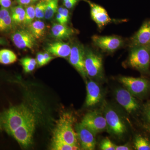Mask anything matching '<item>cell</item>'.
Instances as JSON below:
<instances>
[{
    "instance_id": "cell-14",
    "label": "cell",
    "mask_w": 150,
    "mask_h": 150,
    "mask_svg": "<svg viewBox=\"0 0 150 150\" xmlns=\"http://www.w3.org/2000/svg\"><path fill=\"white\" fill-rule=\"evenodd\" d=\"M150 46V19L145 21L139 29L130 39V48Z\"/></svg>"
},
{
    "instance_id": "cell-26",
    "label": "cell",
    "mask_w": 150,
    "mask_h": 150,
    "mask_svg": "<svg viewBox=\"0 0 150 150\" xmlns=\"http://www.w3.org/2000/svg\"><path fill=\"white\" fill-rule=\"evenodd\" d=\"M47 0H40L35 6V17L42 19L45 17Z\"/></svg>"
},
{
    "instance_id": "cell-35",
    "label": "cell",
    "mask_w": 150,
    "mask_h": 150,
    "mask_svg": "<svg viewBox=\"0 0 150 150\" xmlns=\"http://www.w3.org/2000/svg\"><path fill=\"white\" fill-rule=\"evenodd\" d=\"M43 54L44 58H45V60H46L47 64L49 63L50 61H51L52 59H54V57L51 56V54L48 53L47 51H46V52H45V53H43Z\"/></svg>"
},
{
    "instance_id": "cell-9",
    "label": "cell",
    "mask_w": 150,
    "mask_h": 150,
    "mask_svg": "<svg viewBox=\"0 0 150 150\" xmlns=\"http://www.w3.org/2000/svg\"><path fill=\"white\" fill-rule=\"evenodd\" d=\"M104 117L107 123V129L110 133L119 137L126 133V125L120 115L114 109L110 108L106 109Z\"/></svg>"
},
{
    "instance_id": "cell-18",
    "label": "cell",
    "mask_w": 150,
    "mask_h": 150,
    "mask_svg": "<svg viewBox=\"0 0 150 150\" xmlns=\"http://www.w3.org/2000/svg\"><path fill=\"white\" fill-rule=\"evenodd\" d=\"M51 32L54 38L62 40L70 38L75 33V30L67 25L55 23L51 28Z\"/></svg>"
},
{
    "instance_id": "cell-25",
    "label": "cell",
    "mask_w": 150,
    "mask_h": 150,
    "mask_svg": "<svg viewBox=\"0 0 150 150\" xmlns=\"http://www.w3.org/2000/svg\"><path fill=\"white\" fill-rule=\"evenodd\" d=\"M35 6L34 5H30L27 6L25 9V17L23 23L25 25H28L33 22L35 17Z\"/></svg>"
},
{
    "instance_id": "cell-4",
    "label": "cell",
    "mask_w": 150,
    "mask_h": 150,
    "mask_svg": "<svg viewBox=\"0 0 150 150\" xmlns=\"http://www.w3.org/2000/svg\"><path fill=\"white\" fill-rule=\"evenodd\" d=\"M85 68L87 75L91 78H99L102 76V57L100 54L89 48H85Z\"/></svg>"
},
{
    "instance_id": "cell-28",
    "label": "cell",
    "mask_w": 150,
    "mask_h": 150,
    "mask_svg": "<svg viewBox=\"0 0 150 150\" xmlns=\"http://www.w3.org/2000/svg\"><path fill=\"white\" fill-rule=\"evenodd\" d=\"M115 147L116 145L108 138L103 140L100 145V149L103 150H115Z\"/></svg>"
},
{
    "instance_id": "cell-39",
    "label": "cell",
    "mask_w": 150,
    "mask_h": 150,
    "mask_svg": "<svg viewBox=\"0 0 150 150\" xmlns=\"http://www.w3.org/2000/svg\"><path fill=\"white\" fill-rule=\"evenodd\" d=\"M6 40L0 37V45H6Z\"/></svg>"
},
{
    "instance_id": "cell-12",
    "label": "cell",
    "mask_w": 150,
    "mask_h": 150,
    "mask_svg": "<svg viewBox=\"0 0 150 150\" xmlns=\"http://www.w3.org/2000/svg\"><path fill=\"white\" fill-rule=\"evenodd\" d=\"M11 38L14 45L19 49H32L36 44L35 38L27 30H16L11 35Z\"/></svg>"
},
{
    "instance_id": "cell-22",
    "label": "cell",
    "mask_w": 150,
    "mask_h": 150,
    "mask_svg": "<svg viewBox=\"0 0 150 150\" xmlns=\"http://www.w3.org/2000/svg\"><path fill=\"white\" fill-rule=\"evenodd\" d=\"M59 0H47L45 18L50 19L58 11Z\"/></svg>"
},
{
    "instance_id": "cell-36",
    "label": "cell",
    "mask_w": 150,
    "mask_h": 150,
    "mask_svg": "<svg viewBox=\"0 0 150 150\" xmlns=\"http://www.w3.org/2000/svg\"><path fill=\"white\" fill-rule=\"evenodd\" d=\"M17 2L21 6H27L33 2L32 0H16Z\"/></svg>"
},
{
    "instance_id": "cell-1",
    "label": "cell",
    "mask_w": 150,
    "mask_h": 150,
    "mask_svg": "<svg viewBox=\"0 0 150 150\" xmlns=\"http://www.w3.org/2000/svg\"><path fill=\"white\" fill-rule=\"evenodd\" d=\"M2 113L1 131L12 136L14 131L34 115L23 105L13 106Z\"/></svg>"
},
{
    "instance_id": "cell-40",
    "label": "cell",
    "mask_w": 150,
    "mask_h": 150,
    "mask_svg": "<svg viewBox=\"0 0 150 150\" xmlns=\"http://www.w3.org/2000/svg\"><path fill=\"white\" fill-rule=\"evenodd\" d=\"M145 128H146V129L150 133V126H146L145 127Z\"/></svg>"
},
{
    "instance_id": "cell-11",
    "label": "cell",
    "mask_w": 150,
    "mask_h": 150,
    "mask_svg": "<svg viewBox=\"0 0 150 150\" xmlns=\"http://www.w3.org/2000/svg\"><path fill=\"white\" fill-rule=\"evenodd\" d=\"M115 97L117 102L129 113L139 110V105L138 101L128 90L118 89L115 91Z\"/></svg>"
},
{
    "instance_id": "cell-33",
    "label": "cell",
    "mask_w": 150,
    "mask_h": 150,
    "mask_svg": "<svg viewBox=\"0 0 150 150\" xmlns=\"http://www.w3.org/2000/svg\"><path fill=\"white\" fill-rule=\"evenodd\" d=\"M12 5V0H0V5L1 7L8 8Z\"/></svg>"
},
{
    "instance_id": "cell-31",
    "label": "cell",
    "mask_w": 150,
    "mask_h": 150,
    "mask_svg": "<svg viewBox=\"0 0 150 150\" xmlns=\"http://www.w3.org/2000/svg\"><path fill=\"white\" fill-rule=\"evenodd\" d=\"M79 0H68L63 2L64 6L66 8L71 9L73 8Z\"/></svg>"
},
{
    "instance_id": "cell-38",
    "label": "cell",
    "mask_w": 150,
    "mask_h": 150,
    "mask_svg": "<svg viewBox=\"0 0 150 150\" xmlns=\"http://www.w3.org/2000/svg\"><path fill=\"white\" fill-rule=\"evenodd\" d=\"M56 19L59 23L63 24V20H62V16L58 12H57V15H56Z\"/></svg>"
},
{
    "instance_id": "cell-30",
    "label": "cell",
    "mask_w": 150,
    "mask_h": 150,
    "mask_svg": "<svg viewBox=\"0 0 150 150\" xmlns=\"http://www.w3.org/2000/svg\"><path fill=\"white\" fill-rule=\"evenodd\" d=\"M36 62L39 67H43L47 64L43 56V53H39L37 54L36 57Z\"/></svg>"
},
{
    "instance_id": "cell-8",
    "label": "cell",
    "mask_w": 150,
    "mask_h": 150,
    "mask_svg": "<svg viewBox=\"0 0 150 150\" xmlns=\"http://www.w3.org/2000/svg\"><path fill=\"white\" fill-rule=\"evenodd\" d=\"M35 123V119L33 116L16 130L12 135L22 146L27 147L32 143Z\"/></svg>"
},
{
    "instance_id": "cell-29",
    "label": "cell",
    "mask_w": 150,
    "mask_h": 150,
    "mask_svg": "<svg viewBox=\"0 0 150 150\" xmlns=\"http://www.w3.org/2000/svg\"><path fill=\"white\" fill-rule=\"evenodd\" d=\"M57 12L61 15L63 20V24L66 25L69 21V11L68 8H65L63 7H60L58 8Z\"/></svg>"
},
{
    "instance_id": "cell-16",
    "label": "cell",
    "mask_w": 150,
    "mask_h": 150,
    "mask_svg": "<svg viewBox=\"0 0 150 150\" xmlns=\"http://www.w3.org/2000/svg\"><path fill=\"white\" fill-rule=\"evenodd\" d=\"M87 96L86 103L87 106H93L97 104L101 98V93L99 86L92 80H89L86 84Z\"/></svg>"
},
{
    "instance_id": "cell-7",
    "label": "cell",
    "mask_w": 150,
    "mask_h": 150,
    "mask_svg": "<svg viewBox=\"0 0 150 150\" xmlns=\"http://www.w3.org/2000/svg\"><path fill=\"white\" fill-rule=\"evenodd\" d=\"M85 48L82 44L78 42H75L71 46L69 61L81 76L86 79L87 75L85 68Z\"/></svg>"
},
{
    "instance_id": "cell-15",
    "label": "cell",
    "mask_w": 150,
    "mask_h": 150,
    "mask_svg": "<svg viewBox=\"0 0 150 150\" xmlns=\"http://www.w3.org/2000/svg\"><path fill=\"white\" fill-rule=\"evenodd\" d=\"M84 1L90 7L91 18L99 28H103L112 21L104 8L88 0Z\"/></svg>"
},
{
    "instance_id": "cell-24",
    "label": "cell",
    "mask_w": 150,
    "mask_h": 150,
    "mask_svg": "<svg viewBox=\"0 0 150 150\" xmlns=\"http://www.w3.org/2000/svg\"><path fill=\"white\" fill-rule=\"evenodd\" d=\"M134 147L136 150H150V142L144 137L137 136L134 140Z\"/></svg>"
},
{
    "instance_id": "cell-23",
    "label": "cell",
    "mask_w": 150,
    "mask_h": 150,
    "mask_svg": "<svg viewBox=\"0 0 150 150\" xmlns=\"http://www.w3.org/2000/svg\"><path fill=\"white\" fill-rule=\"evenodd\" d=\"M20 63L25 73L31 72L35 69L37 63L36 59L26 57L20 60Z\"/></svg>"
},
{
    "instance_id": "cell-34",
    "label": "cell",
    "mask_w": 150,
    "mask_h": 150,
    "mask_svg": "<svg viewBox=\"0 0 150 150\" xmlns=\"http://www.w3.org/2000/svg\"><path fill=\"white\" fill-rule=\"evenodd\" d=\"M144 112L146 118L150 122V101L148 102L145 106Z\"/></svg>"
},
{
    "instance_id": "cell-27",
    "label": "cell",
    "mask_w": 150,
    "mask_h": 150,
    "mask_svg": "<svg viewBox=\"0 0 150 150\" xmlns=\"http://www.w3.org/2000/svg\"><path fill=\"white\" fill-rule=\"evenodd\" d=\"M12 19L10 14L0 23V31L7 32L10 30L12 27Z\"/></svg>"
},
{
    "instance_id": "cell-3",
    "label": "cell",
    "mask_w": 150,
    "mask_h": 150,
    "mask_svg": "<svg viewBox=\"0 0 150 150\" xmlns=\"http://www.w3.org/2000/svg\"><path fill=\"white\" fill-rule=\"evenodd\" d=\"M74 119L72 115L69 113L63 114L54 129V137L70 144L78 145L77 135L73 129Z\"/></svg>"
},
{
    "instance_id": "cell-41",
    "label": "cell",
    "mask_w": 150,
    "mask_h": 150,
    "mask_svg": "<svg viewBox=\"0 0 150 150\" xmlns=\"http://www.w3.org/2000/svg\"><path fill=\"white\" fill-rule=\"evenodd\" d=\"M39 1V0H32L33 1L35 2L36 1Z\"/></svg>"
},
{
    "instance_id": "cell-17",
    "label": "cell",
    "mask_w": 150,
    "mask_h": 150,
    "mask_svg": "<svg viewBox=\"0 0 150 150\" xmlns=\"http://www.w3.org/2000/svg\"><path fill=\"white\" fill-rule=\"evenodd\" d=\"M71 46L68 43L59 41L49 43L46 47V51L51 55L61 58H67L71 53Z\"/></svg>"
},
{
    "instance_id": "cell-10",
    "label": "cell",
    "mask_w": 150,
    "mask_h": 150,
    "mask_svg": "<svg viewBox=\"0 0 150 150\" xmlns=\"http://www.w3.org/2000/svg\"><path fill=\"white\" fill-rule=\"evenodd\" d=\"M81 123L95 134L107 129L105 118L101 113L97 111L87 113Z\"/></svg>"
},
{
    "instance_id": "cell-42",
    "label": "cell",
    "mask_w": 150,
    "mask_h": 150,
    "mask_svg": "<svg viewBox=\"0 0 150 150\" xmlns=\"http://www.w3.org/2000/svg\"><path fill=\"white\" fill-rule=\"evenodd\" d=\"M63 2H64L66 1H68V0H63Z\"/></svg>"
},
{
    "instance_id": "cell-6",
    "label": "cell",
    "mask_w": 150,
    "mask_h": 150,
    "mask_svg": "<svg viewBox=\"0 0 150 150\" xmlns=\"http://www.w3.org/2000/svg\"><path fill=\"white\" fill-rule=\"evenodd\" d=\"M94 45L102 51L112 53L121 48L124 45L122 38L115 35L100 36L94 35L92 37Z\"/></svg>"
},
{
    "instance_id": "cell-21",
    "label": "cell",
    "mask_w": 150,
    "mask_h": 150,
    "mask_svg": "<svg viewBox=\"0 0 150 150\" xmlns=\"http://www.w3.org/2000/svg\"><path fill=\"white\" fill-rule=\"evenodd\" d=\"M17 60L16 54L9 49L0 50V64L3 65H10L13 64Z\"/></svg>"
},
{
    "instance_id": "cell-37",
    "label": "cell",
    "mask_w": 150,
    "mask_h": 150,
    "mask_svg": "<svg viewBox=\"0 0 150 150\" xmlns=\"http://www.w3.org/2000/svg\"><path fill=\"white\" fill-rule=\"evenodd\" d=\"M128 145H124L122 146H116L115 150H131Z\"/></svg>"
},
{
    "instance_id": "cell-5",
    "label": "cell",
    "mask_w": 150,
    "mask_h": 150,
    "mask_svg": "<svg viewBox=\"0 0 150 150\" xmlns=\"http://www.w3.org/2000/svg\"><path fill=\"white\" fill-rule=\"evenodd\" d=\"M119 81L135 96H144L150 91V81L145 78L122 76L119 78Z\"/></svg>"
},
{
    "instance_id": "cell-32",
    "label": "cell",
    "mask_w": 150,
    "mask_h": 150,
    "mask_svg": "<svg viewBox=\"0 0 150 150\" xmlns=\"http://www.w3.org/2000/svg\"><path fill=\"white\" fill-rule=\"evenodd\" d=\"M10 14L9 12L8 8L1 7L0 9V23L6 17Z\"/></svg>"
},
{
    "instance_id": "cell-20",
    "label": "cell",
    "mask_w": 150,
    "mask_h": 150,
    "mask_svg": "<svg viewBox=\"0 0 150 150\" xmlns=\"http://www.w3.org/2000/svg\"><path fill=\"white\" fill-rule=\"evenodd\" d=\"M51 149L53 150H79L78 145H73L68 144L57 137H53L51 144Z\"/></svg>"
},
{
    "instance_id": "cell-2",
    "label": "cell",
    "mask_w": 150,
    "mask_h": 150,
    "mask_svg": "<svg viewBox=\"0 0 150 150\" xmlns=\"http://www.w3.org/2000/svg\"><path fill=\"white\" fill-rule=\"evenodd\" d=\"M131 48L128 59L129 66L145 74H150V46Z\"/></svg>"
},
{
    "instance_id": "cell-19",
    "label": "cell",
    "mask_w": 150,
    "mask_h": 150,
    "mask_svg": "<svg viewBox=\"0 0 150 150\" xmlns=\"http://www.w3.org/2000/svg\"><path fill=\"white\" fill-rule=\"evenodd\" d=\"M28 27V30L36 39H40L45 35L46 26L44 23L41 21L36 20L33 21Z\"/></svg>"
},
{
    "instance_id": "cell-13",
    "label": "cell",
    "mask_w": 150,
    "mask_h": 150,
    "mask_svg": "<svg viewBox=\"0 0 150 150\" xmlns=\"http://www.w3.org/2000/svg\"><path fill=\"white\" fill-rule=\"evenodd\" d=\"M75 129L82 149L94 150L96 144L95 134L81 123L76 125Z\"/></svg>"
}]
</instances>
